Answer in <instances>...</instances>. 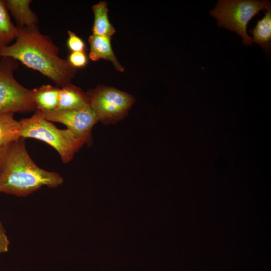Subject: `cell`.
<instances>
[{
    "instance_id": "ba28073f",
    "label": "cell",
    "mask_w": 271,
    "mask_h": 271,
    "mask_svg": "<svg viewBox=\"0 0 271 271\" xmlns=\"http://www.w3.org/2000/svg\"><path fill=\"white\" fill-rule=\"evenodd\" d=\"M89 58L93 61L104 59L112 63L115 69L124 71L123 67L117 60L112 49L111 38L104 36L91 35L89 37Z\"/></svg>"
},
{
    "instance_id": "7a4b0ae2",
    "label": "cell",
    "mask_w": 271,
    "mask_h": 271,
    "mask_svg": "<svg viewBox=\"0 0 271 271\" xmlns=\"http://www.w3.org/2000/svg\"><path fill=\"white\" fill-rule=\"evenodd\" d=\"M63 182L59 174L35 164L27 151L24 138L0 148V192L26 196L43 186L55 188Z\"/></svg>"
},
{
    "instance_id": "5b68a950",
    "label": "cell",
    "mask_w": 271,
    "mask_h": 271,
    "mask_svg": "<svg viewBox=\"0 0 271 271\" xmlns=\"http://www.w3.org/2000/svg\"><path fill=\"white\" fill-rule=\"evenodd\" d=\"M19 62L9 57H0V113L36 110L33 90L20 84L13 72Z\"/></svg>"
},
{
    "instance_id": "8fae6325",
    "label": "cell",
    "mask_w": 271,
    "mask_h": 271,
    "mask_svg": "<svg viewBox=\"0 0 271 271\" xmlns=\"http://www.w3.org/2000/svg\"><path fill=\"white\" fill-rule=\"evenodd\" d=\"M60 88L58 86L47 84L32 89L36 109L43 112L57 109Z\"/></svg>"
},
{
    "instance_id": "8992f818",
    "label": "cell",
    "mask_w": 271,
    "mask_h": 271,
    "mask_svg": "<svg viewBox=\"0 0 271 271\" xmlns=\"http://www.w3.org/2000/svg\"><path fill=\"white\" fill-rule=\"evenodd\" d=\"M85 93L99 121L106 125L115 124L126 117L135 101L132 95L111 86L99 85Z\"/></svg>"
},
{
    "instance_id": "5bb4252c",
    "label": "cell",
    "mask_w": 271,
    "mask_h": 271,
    "mask_svg": "<svg viewBox=\"0 0 271 271\" xmlns=\"http://www.w3.org/2000/svg\"><path fill=\"white\" fill-rule=\"evenodd\" d=\"M11 112L0 113V148L20 138V121Z\"/></svg>"
},
{
    "instance_id": "2e32d148",
    "label": "cell",
    "mask_w": 271,
    "mask_h": 271,
    "mask_svg": "<svg viewBox=\"0 0 271 271\" xmlns=\"http://www.w3.org/2000/svg\"><path fill=\"white\" fill-rule=\"evenodd\" d=\"M68 34L67 45L71 52H84L85 45L82 39L71 31H68Z\"/></svg>"
},
{
    "instance_id": "30bf717a",
    "label": "cell",
    "mask_w": 271,
    "mask_h": 271,
    "mask_svg": "<svg viewBox=\"0 0 271 271\" xmlns=\"http://www.w3.org/2000/svg\"><path fill=\"white\" fill-rule=\"evenodd\" d=\"M88 105L86 93L80 88L70 83L60 88L57 109H76Z\"/></svg>"
},
{
    "instance_id": "7c38bea8",
    "label": "cell",
    "mask_w": 271,
    "mask_h": 271,
    "mask_svg": "<svg viewBox=\"0 0 271 271\" xmlns=\"http://www.w3.org/2000/svg\"><path fill=\"white\" fill-rule=\"evenodd\" d=\"M92 9L94 15L92 35L111 38L115 33V29L109 20L107 3L104 1L99 2L93 5Z\"/></svg>"
},
{
    "instance_id": "9a60e30c",
    "label": "cell",
    "mask_w": 271,
    "mask_h": 271,
    "mask_svg": "<svg viewBox=\"0 0 271 271\" xmlns=\"http://www.w3.org/2000/svg\"><path fill=\"white\" fill-rule=\"evenodd\" d=\"M18 30L12 22L5 1L0 0V48L7 47L18 35Z\"/></svg>"
},
{
    "instance_id": "52a82bcc",
    "label": "cell",
    "mask_w": 271,
    "mask_h": 271,
    "mask_svg": "<svg viewBox=\"0 0 271 271\" xmlns=\"http://www.w3.org/2000/svg\"><path fill=\"white\" fill-rule=\"evenodd\" d=\"M42 112L46 120L65 125L68 129L85 144H92V129L99 120L89 105L76 109H56Z\"/></svg>"
},
{
    "instance_id": "ac0fdd59",
    "label": "cell",
    "mask_w": 271,
    "mask_h": 271,
    "mask_svg": "<svg viewBox=\"0 0 271 271\" xmlns=\"http://www.w3.org/2000/svg\"><path fill=\"white\" fill-rule=\"evenodd\" d=\"M9 243L5 230L0 222V253L8 251Z\"/></svg>"
},
{
    "instance_id": "277c9868",
    "label": "cell",
    "mask_w": 271,
    "mask_h": 271,
    "mask_svg": "<svg viewBox=\"0 0 271 271\" xmlns=\"http://www.w3.org/2000/svg\"><path fill=\"white\" fill-rule=\"evenodd\" d=\"M271 8L267 0H219L210 14L217 20L218 27L235 32L242 38L244 45L253 42L247 33L249 22L261 11Z\"/></svg>"
},
{
    "instance_id": "9c48e42d",
    "label": "cell",
    "mask_w": 271,
    "mask_h": 271,
    "mask_svg": "<svg viewBox=\"0 0 271 271\" xmlns=\"http://www.w3.org/2000/svg\"><path fill=\"white\" fill-rule=\"evenodd\" d=\"M31 0H7L6 6L14 18L18 27H31L37 26L38 17L31 10Z\"/></svg>"
},
{
    "instance_id": "6da1fadb",
    "label": "cell",
    "mask_w": 271,
    "mask_h": 271,
    "mask_svg": "<svg viewBox=\"0 0 271 271\" xmlns=\"http://www.w3.org/2000/svg\"><path fill=\"white\" fill-rule=\"evenodd\" d=\"M17 28L16 42L0 48V57L16 59L45 75L59 87L70 83L77 69L59 56V48L52 39L42 34L37 26Z\"/></svg>"
},
{
    "instance_id": "3957f363",
    "label": "cell",
    "mask_w": 271,
    "mask_h": 271,
    "mask_svg": "<svg viewBox=\"0 0 271 271\" xmlns=\"http://www.w3.org/2000/svg\"><path fill=\"white\" fill-rule=\"evenodd\" d=\"M20 137L33 138L43 141L52 146L59 153L63 163L67 164L85 144L69 129H60L45 119L43 113L36 110L29 118L20 121Z\"/></svg>"
},
{
    "instance_id": "4fadbf2b",
    "label": "cell",
    "mask_w": 271,
    "mask_h": 271,
    "mask_svg": "<svg viewBox=\"0 0 271 271\" xmlns=\"http://www.w3.org/2000/svg\"><path fill=\"white\" fill-rule=\"evenodd\" d=\"M264 13V16L257 20L255 27L249 29L248 32L253 36V42L259 44L267 53L271 48V8Z\"/></svg>"
},
{
    "instance_id": "e0dca14e",
    "label": "cell",
    "mask_w": 271,
    "mask_h": 271,
    "mask_svg": "<svg viewBox=\"0 0 271 271\" xmlns=\"http://www.w3.org/2000/svg\"><path fill=\"white\" fill-rule=\"evenodd\" d=\"M67 60L73 67L76 69L85 66L88 61L84 52H71Z\"/></svg>"
}]
</instances>
